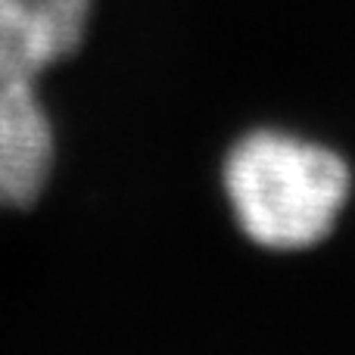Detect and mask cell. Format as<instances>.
<instances>
[{"label": "cell", "mask_w": 355, "mask_h": 355, "mask_svg": "<svg viewBox=\"0 0 355 355\" xmlns=\"http://www.w3.org/2000/svg\"><path fill=\"white\" fill-rule=\"evenodd\" d=\"M225 190L250 240L268 250H306L337 221L349 168L312 141L252 131L227 153Z\"/></svg>", "instance_id": "6da1fadb"}, {"label": "cell", "mask_w": 355, "mask_h": 355, "mask_svg": "<svg viewBox=\"0 0 355 355\" xmlns=\"http://www.w3.org/2000/svg\"><path fill=\"white\" fill-rule=\"evenodd\" d=\"M56 131L35 81H0V209H28L47 190Z\"/></svg>", "instance_id": "7a4b0ae2"}, {"label": "cell", "mask_w": 355, "mask_h": 355, "mask_svg": "<svg viewBox=\"0 0 355 355\" xmlns=\"http://www.w3.org/2000/svg\"><path fill=\"white\" fill-rule=\"evenodd\" d=\"M91 0H0V81L31 78L81 47Z\"/></svg>", "instance_id": "3957f363"}]
</instances>
